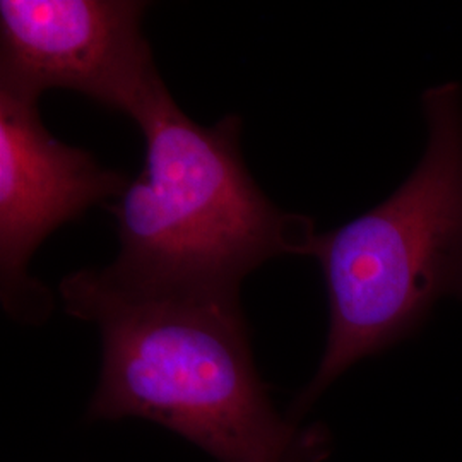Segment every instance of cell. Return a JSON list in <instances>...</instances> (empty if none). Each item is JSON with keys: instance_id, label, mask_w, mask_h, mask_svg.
I'll list each match as a JSON object with an SVG mask.
<instances>
[{"instance_id": "1", "label": "cell", "mask_w": 462, "mask_h": 462, "mask_svg": "<svg viewBox=\"0 0 462 462\" xmlns=\"http://www.w3.org/2000/svg\"><path fill=\"white\" fill-rule=\"evenodd\" d=\"M60 298L101 337L91 421L148 420L219 462L328 459L329 431L281 414L271 401L240 298L135 291L101 269L69 274Z\"/></svg>"}, {"instance_id": "2", "label": "cell", "mask_w": 462, "mask_h": 462, "mask_svg": "<svg viewBox=\"0 0 462 462\" xmlns=\"http://www.w3.org/2000/svg\"><path fill=\"white\" fill-rule=\"evenodd\" d=\"M137 127L146 141L144 166L108 206L120 250L101 273L112 282L240 298L242 281L267 261L312 257L314 221L265 198L242 158L238 116L204 127L168 95Z\"/></svg>"}, {"instance_id": "3", "label": "cell", "mask_w": 462, "mask_h": 462, "mask_svg": "<svg viewBox=\"0 0 462 462\" xmlns=\"http://www.w3.org/2000/svg\"><path fill=\"white\" fill-rule=\"evenodd\" d=\"M421 106L429 143L410 177L370 211L317 236L329 336L314 379L286 413L295 421L349 366L413 334L437 300H462L461 84L430 88Z\"/></svg>"}, {"instance_id": "4", "label": "cell", "mask_w": 462, "mask_h": 462, "mask_svg": "<svg viewBox=\"0 0 462 462\" xmlns=\"http://www.w3.org/2000/svg\"><path fill=\"white\" fill-rule=\"evenodd\" d=\"M141 0H2L0 91L38 101L69 89L139 125L170 95Z\"/></svg>"}, {"instance_id": "5", "label": "cell", "mask_w": 462, "mask_h": 462, "mask_svg": "<svg viewBox=\"0 0 462 462\" xmlns=\"http://www.w3.org/2000/svg\"><path fill=\"white\" fill-rule=\"evenodd\" d=\"M127 177L91 152L57 141L38 101L0 91V297L5 312L42 324L53 309L49 290L28 276L36 248L91 206L118 199Z\"/></svg>"}]
</instances>
